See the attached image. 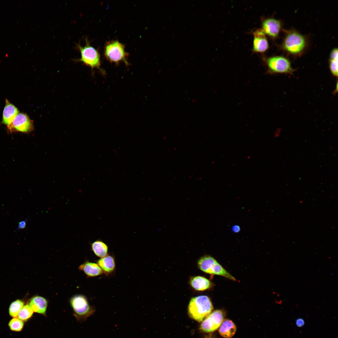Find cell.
<instances>
[{
    "label": "cell",
    "mask_w": 338,
    "mask_h": 338,
    "mask_svg": "<svg viewBox=\"0 0 338 338\" xmlns=\"http://www.w3.org/2000/svg\"><path fill=\"white\" fill-rule=\"evenodd\" d=\"M284 33L280 45L281 49L289 55L294 57L301 56L308 47L307 38L294 29L284 30Z\"/></svg>",
    "instance_id": "cell-1"
},
{
    "label": "cell",
    "mask_w": 338,
    "mask_h": 338,
    "mask_svg": "<svg viewBox=\"0 0 338 338\" xmlns=\"http://www.w3.org/2000/svg\"><path fill=\"white\" fill-rule=\"evenodd\" d=\"M213 307L209 298L206 295H200L192 298L188 306V313L194 320L202 321L211 312Z\"/></svg>",
    "instance_id": "cell-2"
},
{
    "label": "cell",
    "mask_w": 338,
    "mask_h": 338,
    "mask_svg": "<svg viewBox=\"0 0 338 338\" xmlns=\"http://www.w3.org/2000/svg\"><path fill=\"white\" fill-rule=\"evenodd\" d=\"M85 40V45L84 46H81L79 42L76 44L75 48L80 53L81 56L80 58L74 60L83 63L92 70L95 68L98 69L103 74L104 73L100 67V55L98 50L90 45L87 38Z\"/></svg>",
    "instance_id": "cell-3"
},
{
    "label": "cell",
    "mask_w": 338,
    "mask_h": 338,
    "mask_svg": "<svg viewBox=\"0 0 338 338\" xmlns=\"http://www.w3.org/2000/svg\"><path fill=\"white\" fill-rule=\"evenodd\" d=\"M267 68V73L273 74H293L295 71L292 66L291 62L287 58L282 55L273 56L263 58Z\"/></svg>",
    "instance_id": "cell-4"
},
{
    "label": "cell",
    "mask_w": 338,
    "mask_h": 338,
    "mask_svg": "<svg viewBox=\"0 0 338 338\" xmlns=\"http://www.w3.org/2000/svg\"><path fill=\"white\" fill-rule=\"evenodd\" d=\"M104 55L111 63L118 64L123 62L126 65L129 64L127 61L128 53L125 51L124 45L118 40L109 41L105 44Z\"/></svg>",
    "instance_id": "cell-5"
},
{
    "label": "cell",
    "mask_w": 338,
    "mask_h": 338,
    "mask_svg": "<svg viewBox=\"0 0 338 338\" xmlns=\"http://www.w3.org/2000/svg\"><path fill=\"white\" fill-rule=\"evenodd\" d=\"M197 264L200 269L206 273L219 275L232 280H236L234 277L211 256L206 255L202 257L198 260Z\"/></svg>",
    "instance_id": "cell-6"
},
{
    "label": "cell",
    "mask_w": 338,
    "mask_h": 338,
    "mask_svg": "<svg viewBox=\"0 0 338 338\" xmlns=\"http://www.w3.org/2000/svg\"><path fill=\"white\" fill-rule=\"evenodd\" d=\"M70 303L77 318L86 319L95 311V307L90 305L86 298L83 295L74 296L70 299Z\"/></svg>",
    "instance_id": "cell-7"
},
{
    "label": "cell",
    "mask_w": 338,
    "mask_h": 338,
    "mask_svg": "<svg viewBox=\"0 0 338 338\" xmlns=\"http://www.w3.org/2000/svg\"><path fill=\"white\" fill-rule=\"evenodd\" d=\"M224 313L221 310H216L210 313L202 321L200 329L206 332H212L217 330L223 320Z\"/></svg>",
    "instance_id": "cell-8"
},
{
    "label": "cell",
    "mask_w": 338,
    "mask_h": 338,
    "mask_svg": "<svg viewBox=\"0 0 338 338\" xmlns=\"http://www.w3.org/2000/svg\"><path fill=\"white\" fill-rule=\"evenodd\" d=\"M33 121L25 113H18L8 127V130L11 132L19 131L27 133L33 130Z\"/></svg>",
    "instance_id": "cell-9"
},
{
    "label": "cell",
    "mask_w": 338,
    "mask_h": 338,
    "mask_svg": "<svg viewBox=\"0 0 338 338\" xmlns=\"http://www.w3.org/2000/svg\"><path fill=\"white\" fill-rule=\"evenodd\" d=\"M261 26V29L266 35L273 39H275L279 34L282 24L280 20L274 18H267L263 19Z\"/></svg>",
    "instance_id": "cell-10"
},
{
    "label": "cell",
    "mask_w": 338,
    "mask_h": 338,
    "mask_svg": "<svg viewBox=\"0 0 338 338\" xmlns=\"http://www.w3.org/2000/svg\"><path fill=\"white\" fill-rule=\"evenodd\" d=\"M253 35V52L263 53L267 51L269 48V44L266 35L261 28L255 30Z\"/></svg>",
    "instance_id": "cell-11"
},
{
    "label": "cell",
    "mask_w": 338,
    "mask_h": 338,
    "mask_svg": "<svg viewBox=\"0 0 338 338\" xmlns=\"http://www.w3.org/2000/svg\"><path fill=\"white\" fill-rule=\"evenodd\" d=\"M18 113L19 110L17 108L6 99L3 112L2 123L7 125V127L9 126Z\"/></svg>",
    "instance_id": "cell-12"
},
{
    "label": "cell",
    "mask_w": 338,
    "mask_h": 338,
    "mask_svg": "<svg viewBox=\"0 0 338 338\" xmlns=\"http://www.w3.org/2000/svg\"><path fill=\"white\" fill-rule=\"evenodd\" d=\"M96 263L101 269L103 273L107 275L110 274L115 270V260L113 255L108 254L97 260Z\"/></svg>",
    "instance_id": "cell-13"
},
{
    "label": "cell",
    "mask_w": 338,
    "mask_h": 338,
    "mask_svg": "<svg viewBox=\"0 0 338 338\" xmlns=\"http://www.w3.org/2000/svg\"><path fill=\"white\" fill-rule=\"evenodd\" d=\"M47 305V300L38 295L33 297L29 303L33 311L43 315L46 314Z\"/></svg>",
    "instance_id": "cell-14"
},
{
    "label": "cell",
    "mask_w": 338,
    "mask_h": 338,
    "mask_svg": "<svg viewBox=\"0 0 338 338\" xmlns=\"http://www.w3.org/2000/svg\"><path fill=\"white\" fill-rule=\"evenodd\" d=\"M79 269L83 271L88 277L98 276L103 274L102 269L97 264L88 261L80 265Z\"/></svg>",
    "instance_id": "cell-15"
},
{
    "label": "cell",
    "mask_w": 338,
    "mask_h": 338,
    "mask_svg": "<svg viewBox=\"0 0 338 338\" xmlns=\"http://www.w3.org/2000/svg\"><path fill=\"white\" fill-rule=\"evenodd\" d=\"M191 286L197 291H204L212 287L213 283L207 278L201 276L193 277L190 280Z\"/></svg>",
    "instance_id": "cell-16"
},
{
    "label": "cell",
    "mask_w": 338,
    "mask_h": 338,
    "mask_svg": "<svg viewBox=\"0 0 338 338\" xmlns=\"http://www.w3.org/2000/svg\"><path fill=\"white\" fill-rule=\"evenodd\" d=\"M236 331V326L231 320L226 319L223 320L219 327L220 335L225 338H231Z\"/></svg>",
    "instance_id": "cell-17"
},
{
    "label": "cell",
    "mask_w": 338,
    "mask_h": 338,
    "mask_svg": "<svg viewBox=\"0 0 338 338\" xmlns=\"http://www.w3.org/2000/svg\"><path fill=\"white\" fill-rule=\"evenodd\" d=\"M92 250L97 257L102 258L107 255L108 248L107 245L103 241L98 240L91 244Z\"/></svg>",
    "instance_id": "cell-18"
},
{
    "label": "cell",
    "mask_w": 338,
    "mask_h": 338,
    "mask_svg": "<svg viewBox=\"0 0 338 338\" xmlns=\"http://www.w3.org/2000/svg\"><path fill=\"white\" fill-rule=\"evenodd\" d=\"M329 66L331 73L335 77L338 76V49H334L331 52L329 59Z\"/></svg>",
    "instance_id": "cell-19"
},
{
    "label": "cell",
    "mask_w": 338,
    "mask_h": 338,
    "mask_svg": "<svg viewBox=\"0 0 338 338\" xmlns=\"http://www.w3.org/2000/svg\"><path fill=\"white\" fill-rule=\"evenodd\" d=\"M23 306L24 303L20 300H17L13 302L9 308L10 315L14 318L16 317Z\"/></svg>",
    "instance_id": "cell-20"
},
{
    "label": "cell",
    "mask_w": 338,
    "mask_h": 338,
    "mask_svg": "<svg viewBox=\"0 0 338 338\" xmlns=\"http://www.w3.org/2000/svg\"><path fill=\"white\" fill-rule=\"evenodd\" d=\"M33 311L29 305H27L23 306L19 312L18 318L22 320H25L31 317Z\"/></svg>",
    "instance_id": "cell-21"
},
{
    "label": "cell",
    "mask_w": 338,
    "mask_h": 338,
    "mask_svg": "<svg viewBox=\"0 0 338 338\" xmlns=\"http://www.w3.org/2000/svg\"><path fill=\"white\" fill-rule=\"evenodd\" d=\"M24 325L23 321L16 318L11 320L9 323V326L11 330L19 331L21 330Z\"/></svg>",
    "instance_id": "cell-22"
},
{
    "label": "cell",
    "mask_w": 338,
    "mask_h": 338,
    "mask_svg": "<svg viewBox=\"0 0 338 338\" xmlns=\"http://www.w3.org/2000/svg\"><path fill=\"white\" fill-rule=\"evenodd\" d=\"M27 220H22L18 223V226L17 229V230L22 229L25 228L26 226Z\"/></svg>",
    "instance_id": "cell-23"
},
{
    "label": "cell",
    "mask_w": 338,
    "mask_h": 338,
    "mask_svg": "<svg viewBox=\"0 0 338 338\" xmlns=\"http://www.w3.org/2000/svg\"><path fill=\"white\" fill-rule=\"evenodd\" d=\"M304 320L302 318H299L295 321V325L299 327H302L305 325Z\"/></svg>",
    "instance_id": "cell-24"
},
{
    "label": "cell",
    "mask_w": 338,
    "mask_h": 338,
    "mask_svg": "<svg viewBox=\"0 0 338 338\" xmlns=\"http://www.w3.org/2000/svg\"><path fill=\"white\" fill-rule=\"evenodd\" d=\"M240 230V227L237 225H235L233 227V230L235 232H238Z\"/></svg>",
    "instance_id": "cell-25"
},
{
    "label": "cell",
    "mask_w": 338,
    "mask_h": 338,
    "mask_svg": "<svg viewBox=\"0 0 338 338\" xmlns=\"http://www.w3.org/2000/svg\"><path fill=\"white\" fill-rule=\"evenodd\" d=\"M207 338H212L209 337H207Z\"/></svg>",
    "instance_id": "cell-26"
}]
</instances>
